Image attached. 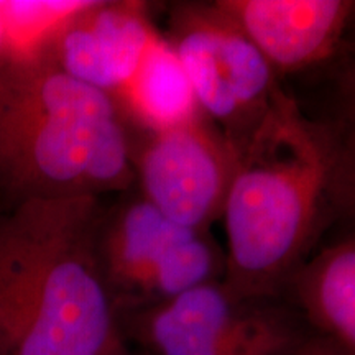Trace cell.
<instances>
[{"mask_svg":"<svg viewBox=\"0 0 355 355\" xmlns=\"http://www.w3.org/2000/svg\"><path fill=\"white\" fill-rule=\"evenodd\" d=\"M158 33L144 2L84 0L37 55L76 81L115 97L137 73Z\"/></svg>","mask_w":355,"mask_h":355,"instance_id":"cell-8","label":"cell"},{"mask_svg":"<svg viewBox=\"0 0 355 355\" xmlns=\"http://www.w3.org/2000/svg\"><path fill=\"white\" fill-rule=\"evenodd\" d=\"M222 283L248 300H282L327 219L321 132L283 92L239 155L222 211Z\"/></svg>","mask_w":355,"mask_h":355,"instance_id":"cell-3","label":"cell"},{"mask_svg":"<svg viewBox=\"0 0 355 355\" xmlns=\"http://www.w3.org/2000/svg\"><path fill=\"white\" fill-rule=\"evenodd\" d=\"M83 2H2L7 51L10 55H37L53 30Z\"/></svg>","mask_w":355,"mask_h":355,"instance_id":"cell-13","label":"cell"},{"mask_svg":"<svg viewBox=\"0 0 355 355\" xmlns=\"http://www.w3.org/2000/svg\"><path fill=\"white\" fill-rule=\"evenodd\" d=\"M314 123L327 155V219L355 229V48L337 69L326 112Z\"/></svg>","mask_w":355,"mask_h":355,"instance_id":"cell-12","label":"cell"},{"mask_svg":"<svg viewBox=\"0 0 355 355\" xmlns=\"http://www.w3.org/2000/svg\"><path fill=\"white\" fill-rule=\"evenodd\" d=\"M99 259L117 311L148 308L222 279L225 255L209 232L183 227L140 193L104 209Z\"/></svg>","mask_w":355,"mask_h":355,"instance_id":"cell-5","label":"cell"},{"mask_svg":"<svg viewBox=\"0 0 355 355\" xmlns=\"http://www.w3.org/2000/svg\"><path fill=\"white\" fill-rule=\"evenodd\" d=\"M282 300L309 332L355 355V229L306 259Z\"/></svg>","mask_w":355,"mask_h":355,"instance_id":"cell-10","label":"cell"},{"mask_svg":"<svg viewBox=\"0 0 355 355\" xmlns=\"http://www.w3.org/2000/svg\"><path fill=\"white\" fill-rule=\"evenodd\" d=\"M139 193L168 219L209 232L222 217L239 153L204 115L132 140Z\"/></svg>","mask_w":355,"mask_h":355,"instance_id":"cell-7","label":"cell"},{"mask_svg":"<svg viewBox=\"0 0 355 355\" xmlns=\"http://www.w3.org/2000/svg\"><path fill=\"white\" fill-rule=\"evenodd\" d=\"M275 73H298L336 56L355 15L354 0H216Z\"/></svg>","mask_w":355,"mask_h":355,"instance_id":"cell-9","label":"cell"},{"mask_svg":"<svg viewBox=\"0 0 355 355\" xmlns=\"http://www.w3.org/2000/svg\"><path fill=\"white\" fill-rule=\"evenodd\" d=\"M293 355H349L345 354L343 349L337 347L336 344H332L331 340L324 339L311 332L308 339L304 340L303 345L296 350Z\"/></svg>","mask_w":355,"mask_h":355,"instance_id":"cell-14","label":"cell"},{"mask_svg":"<svg viewBox=\"0 0 355 355\" xmlns=\"http://www.w3.org/2000/svg\"><path fill=\"white\" fill-rule=\"evenodd\" d=\"M128 128L153 133L199 117L196 99L176 53L158 33L141 64L114 97Z\"/></svg>","mask_w":355,"mask_h":355,"instance_id":"cell-11","label":"cell"},{"mask_svg":"<svg viewBox=\"0 0 355 355\" xmlns=\"http://www.w3.org/2000/svg\"><path fill=\"white\" fill-rule=\"evenodd\" d=\"M99 198L0 212V355H105L121 336L99 259Z\"/></svg>","mask_w":355,"mask_h":355,"instance_id":"cell-1","label":"cell"},{"mask_svg":"<svg viewBox=\"0 0 355 355\" xmlns=\"http://www.w3.org/2000/svg\"><path fill=\"white\" fill-rule=\"evenodd\" d=\"M7 37H6V26H3L2 19V2H0V64L7 56Z\"/></svg>","mask_w":355,"mask_h":355,"instance_id":"cell-15","label":"cell"},{"mask_svg":"<svg viewBox=\"0 0 355 355\" xmlns=\"http://www.w3.org/2000/svg\"><path fill=\"white\" fill-rule=\"evenodd\" d=\"M132 132L112 96L68 76L42 55L0 64V194L99 198L135 186Z\"/></svg>","mask_w":355,"mask_h":355,"instance_id":"cell-2","label":"cell"},{"mask_svg":"<svg viewBox=\"0 0 355 355\" xmlns=\"http://www.w3.org/2000/svg\"><path fill=\"white\" fill-rule=\"evenodd\" d=\"M352 26H354V33H355V15H354V20H352ZM355 48V46H354Z\"/></svg>","mask_w":355,"mask_h":355,"instance_id":"cell-17","label":"cell"},{"mask_svg":"<svg viewBox=\"0 0 355 355\" xmlns=\"http://www.w3.org/2000/svg\"><path fill=\"white\" fill-rule=\"evenodd\" d=\"M105 355H132L130 352H128V350H127V347H125V345H123V343H122V339L121 340H119V343L117 344H115L114 345V347L112 349H110L109 350V352L107 354H105Z\"/></svg>","mask_w":355,"mask_h":355,"instance_id":"cell-16","label":"cell"},{"mask_svg":"<svg viewBox=\"0 0 355 355\" xmlns=\"http://www.w3.org/2000/svg\"><path fill=\"white\" fill-rule=\"evenodd\" d=\"M199 110L241 155L282 97L278 74L214 2L175 3L163 33Z\"/></svg>","mask_w":355,"mask_h":355,"instance_id":"cell-4","label":"cell"},{"mask_svg":"<svg viewBox=\"0 0 355 355\" xmlns=\"http://www.w3.org/2000/svg\"><path fill=\"white\" fill-rule=\"evenodd\" d=\"M127 313L148 355H293L311 334L282 300L242 298L222 279Z\"/></svg>","mask_w":355,"mask_h":355,"instance_id":"cell-6","label":"cell"}]
</instances>
